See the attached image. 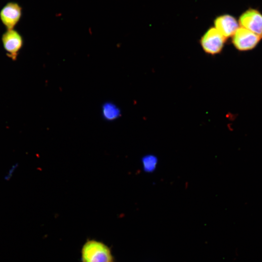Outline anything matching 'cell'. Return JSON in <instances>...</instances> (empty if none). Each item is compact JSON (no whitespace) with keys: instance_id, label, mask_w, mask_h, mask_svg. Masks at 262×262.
I'll return each mask as SVG.
<instances>
[{"instance_id":"cell-2","label":"cell","mask_w":262,"mask_h":262,"mask_svg":"<svg viewBox=\"0 0 262 262\" xmlns=\"http://www.w3.org/2000/svg\"><path fill=\"white\" fill-rule=\"evenodd\" d=\"M262 39L255 33L240 27L232 35V43L239 51H246L255 49Z\"/></svg>"},{"instance_id":"cell-3","label":"cell","mask_w":262,"mask_h":262,"mask_svg":"<svg viewBox=\"0 0 262 262\" xmlns=\"http://www.w3.org/2000/svg\"><path fill=\"white\" fill-rule=\"evenodd\" d=\"M226 39L215 28H212L202 36L200 44L205 52L214 55L221 51Z\"/></svg>"},{"instance_id":"cell-1","label":"cell","mask_w":262,"mask_h":262,"mask_svg":"<svg viewBox=\"0 0 262 262\" xmlns=\"http://www.w3.org/2000/svg\"><path fill=\"white\" fill-rule=\"evenodd\" d=\"M82 262H112L113 256L110 247L104 243L89 239L81 249Z\"/></svg>"},{"instance_id":"cell-5","label":"cell","mask_w":262,"mask_h":262,"mask_svg":"<svg viewBox=\"0 0 262 262\" xmlns=\"http://www.w3.org/2000/svg\"><path fill=\"white\" fill-rule=\"evenodd\" d=\"M22 8L17 2H7L0 11V19L7 30L13 29L20 20Z\"/></svg>"},{"instance_id":"cell-9","label":"cell","mask_w":262,"mask_h":262,"mask_svg":"<svg viewBox=\"0 0 262 262\" xmlns=\"http://www.w3.org/2000/svg\"><path fill=\"white\" fill-rule=\"evenodd\" d=\"M101 114L103 118L108 121H113L120 116V110L112 102H106L102 106Z\"/></svg>"},{"instance_id":"cell-8","label":"cell","mask_w":262,"mask_h":262,"mask_svg":"<svg viewBox=\"0 0 262 262\" xmlns=\"http://www.w3.org/2000/svg\"><path fill=\"white\" fill-rule=\"evenodd\" d=\"M143 170L147 173H152L156 170L159 162L158 157L153 153H148L141 158Z\"/></svg>"},{"instance_id":"cell-10","label":"cell","mask_w":262,"mask_h":262,"mask_svg":"<svg viewBox=\"0 0 262 262\" xmlns=\"http://www.w3.org/2000/svg\"><path fill=\"white\" fill-rule=\"evenodd\" d=\"M112 262H114L113 261Z\"/></svg>"},{"instance_id":"cell-6","label":"cell","mask_w":262,"mask_h":262,"mask_svg":"<svg viewBox=\"0 0 262 262\" xmlns=\"http://www.w3.org/2000/svg\"><path fill=\"white\" fill-rule=\"evenodd\" d=\"M1 39L4 48L8 52V55L15 59L23 44L21 35L14 29L7 30L3 34Z\"/></svg>"},{"instance_id":"cell-7","label":"cell","mask_w":262,"mask_h":262,"mask_svg":"<svg viewBox=\"0 0 262 262\" xmlns=\"http://www.w3.org/2000/svg\"><path fill=\"white\" fill-rule=\"evenodd\" d=\"M239 24L234 16L228 14L220 16L214 20L215 28L226 38L232 36Z\"/></svg>"},{"instance_id":"cell-4","label":"cell","mask_w":262,"mask_h":262,"mask_svg":"<svg viewBox=\"0 0 262 262\" xmlns=\"http://www.w3.org/2000/svg\"><path fill=\"white\" fill-rule=\"evenodd\" d=\"M239 24L262 38V13L258 9L249 8L240 16Z\"/></svg>"}]
</instances>
